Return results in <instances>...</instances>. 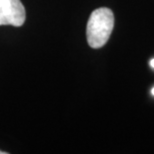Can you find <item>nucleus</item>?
Listing matches in <instances>:
<instances>
[{
  "instance_id": "1",
  "label": "nucleus",
  "mask_w": 154,
  "mask_h": 154,
  "mask_svg": "<svg viewBox=\"0 0 154 154\" xmlns=\"http://www.w3.org/2000/svg\"><path fill=\"white\" fill-rule=\"evenodd\" d=\"M114 27V15L111 9L101 7L94 10L86 27L87 42L92 48H100L108 41Z\"/></svg>"
},
{
  "instance_id": "2",
  "label": "nucleus",
  "mask_w": 154,
  "mask_h": 154,
  "mask_svg": "<svg viewBox=\"0 0 154 154\" xmlns=\"http://www.w3.org/2000/svg\"><path fill=\"white\" fill-rule=\"evenodd\" d=\"M25 21V8L20 0H0V25L19 27Z\"/></svg>"
},
{
  "instance_id": "3",
  "label": "nucleus",
  "mask_w": 154,
  "mask_h": 154,
  "mask_svg": "<svg viewBox=\"0 0 154 154\" xmlns=\"http://www.w3.org/2000/svg\"><path fill=\"white\" fill-rule=\"evenodd\" d=\"M150 66H151L152 68H154V59H152L151 61H150Z\"/></svg>"
},
{
  "instance_id": "4",
  "label": "nucleus",
  "mask_w": 154,
  "mask_h": 154,
  "mask_svg": "<svg viewBox=\"0 0 154 154\" xmlns=\"http://www.w3.org/2000/svg\"><path fill=\"white\" fill-rule=\"evenodd\" d=\"M0 154H8L7 152H4V151H1V150H0Z\"/></svg>"
},
{
  "instance_id": "5",
  "label": "nucleus",
  "mask_w": 154,
  "mask_h": 154,
  "mask_svg": "<svg viewBox=\"0 0 154 154\" xmlns=\"http://www.w3.org/2000/svg\"><path fill=\"white\" fill-rule=\"evenodd\" d=\"M151 93H152V95H154V88H152V90H151Z\"/></svg>"
}]
</instances>
